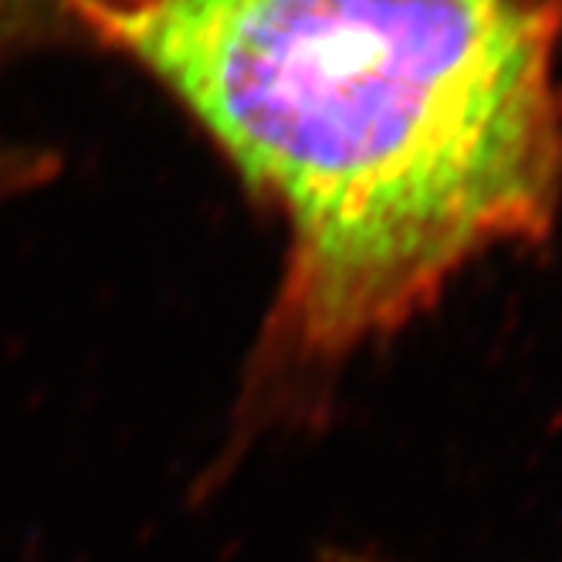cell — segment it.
<instances>
[{
	"instance_id": "obj_1",
	"label": "cell",
	"mask_w": 562,
	"mask_h": 562,
	"mask_svg": "<svg viewBox=\"0 0 562 562\" xmlns=\"http://www.w3.org/2000/svg\"><path fill=\"white\" fill-rule=\"evenodd\" d=\"M164 86L285 227L245 414L299 417L562 207L542 0H61Z\"/></svg>"
},
{
	"instance_id": "obj_2",
	"label": "cell",
	"mask_w": 562,
	"mask_h": 562,
	"mask_svg": "<svg viewBox=\"0 0 562 562\" xmlns=\"http://www.w3.org/2000/svg\"><path fill=\"white\" fill-rule=\"evenodd\" d=\"M18 11H21V0H0V21L18 14Z\"/></svg>"
},
{
	"instance_id": "obj_3",
	"label": "cell",
	"mask_w": 562,
	"mask_h": 562,
	"mask_svg": "<svg viewBox=\"0 0 562 562\" xmlns=\"http://www.w3.org/2000/svg\"><path fill=\"white\" fill-rule=\"evenodd\" d=\"M336 562H380V559H370V555H336Z\"/></svg>"
},
{
	"instance_id": "obj_4",
	"label": "cell",
	"mask_w": 562,
	"mask_h": 562,
	"mask_svg": "<svg viewBox=\"0 0 562 562\" xmlns=\"http://www.w3.org/2000/svg\"><path fill=\"white\" fill-rule=\"evenodd\" d=\"M542 4H549V8H555L562 14V0H542Z\"/></svg>"
}]
</instances>
